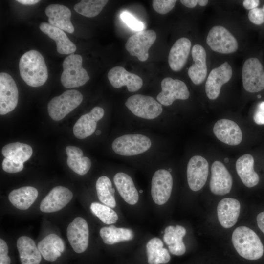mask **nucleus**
I'll use <instances>...</instances> for the list:
<instances>
[{
  "label": "nucleus",
  "instance_id": "nucleus-28",
  "mask_svg": "<svg viewBox=\"0 0 264 264\" xmlns=\"http://www.w3.org/2000/svg\"><path fill=\"white\" fill-rule=\"evenodd\" d=\"M185 228L180 225L169 226L165 228L163 240L168 246L169 251L173 255L180 256L184 254L186 247L183 242Z\"/></svg>",
  "mask_w": 264,
  "mask_h": 264
},
{
  "label": "nucleus",
  "instance_id": "nucleus-20",
  "mask_svg": "<svg viewBox=\"0 0 264 264\" xmlns=\"http://www.w3.org/2000/svg\"><path fill=\"white\" fill-rule=\"evenodd\" d=\"M213 132L219 140L229 145H238L242 140V134L240 128L231 120H218L214 126Z\"/></svg>",
  "mask_w": 264,
  "mask_h": 264
},
{
  "label": "nucleus",
  "instance_id": "nucleus-29",
  "mask_svg": "<svg viewBox=\"0 0 264 264\" xmlns=\"http://www.w3.org/2000/svg\"><path fill=\"white\" fill-rule=\"evenodd\" d=\"M113 181L123 199L128 204H135L138 200V193L132 178L128 174L119 172L115 175Z\"/></svg>",
  "mask_w": 264,
  "mask_h": 264
},
{
  "label": "nucleus",
  "instance_id": "nucleus-26",
  "mask_svg": "<svg viewBox=\"0 0 264 264\" xmlns=\"http://www.w3.org/2000/svg\"><path fill=\"white\" fill-rule=\"evenodd\" d=\"M37 247L43 258L50 262L56 261L65 248L63 240L55 234L45 237L38 243Z\"/></svg>",
  "mask_w": 264,
  "mask_h": 264
},
{
  "label": "nucleus",
  "instance_id": "nucleus-47",
  "mask_svg": "<svg viewBox=\"0 0 264 264\" xmlns=\"http://www.w3.org/2000/svg\"><path fill=\"white\" fill-rule=\"evenodd\" d=\"M181 3L188 8H194L198 3V0H181Z\"/></svg>",
  "mask_w": 264,
  "mask_h": 264
},
{
  "label": "nucleus",
  "instance_id": "nucleus-52",
  "mask_svg": "<svg viewBox=\"0 0 264 264\" xmlns=\"http://www.w3.org/2000/svg\"><path fill=\"white\" fill-rule=\"evenodd\" d=\"M140 193H142V191L141 190L140 191Z\"/></svg>",
  "mask_w": 264,
  "mask_h": 264
},
{
  "label": "nucleus",
  "instance_id": "nucleus-23",
  "mask_svg": "<svg viewBox=\"0 0 264 264\" xmlns=\"http://www.w3.org/2000/svg\"><path fill=\"white\" fill-rule=\"evenodd\" d=\"M241 209L239 201L227 198L221 200L217 207L218 219L221 225L229 228L234 225L238 220Z\"/></svg>",
  "mask_w": 264,
  "mask_h": 264
},
{
  "label": "nucleus",
  "instance_id": "nucleus-46",
  "mask_svg": "<svg viewBox=\"0 0 264 264\" xmlns=\"http://www.w3.org/2000/svg\"><path fill=\"white\" fill-rule=\"evenodd\" d=\"M257 222L259 228L264 234V211L261 212L258 215L257 217Z\"/></svg>",
  "mask_w": 264,
  "mask_h": 264
},
{
  "label": "nucleus",
  "instance_id": "nucleus-19",
  "mask_svg": "<svg viewBox=\"0 0 264 264\" xmlns=\"http://www.w3.org/2000/svg\"><path fill=\"white\" fill-rule=\"evenodd\" d=\"M104 115L103 108L95 107L90 112L81 116L73 127L74 135L77 138L82 139L92 135L96 130L97 122Z\"/></svg>",
  "mask_w": 264,
  "mask_h": 264
},
{
  "label": "nucleus",
  "instance_id": "nucleus-35",
  "mask_svg": "<svg viewBox=\"0 0 264 264\" xmlns=\"http://www.w3.org/2000/svg\"><path fill=\"white\" fill-rule=\"evenodd\" d=\"M1 153L5 158L24 163L30 158L33 151L30 145L17 142L5 145Z\"/></svg>",
  "mask_w": 264,
  "mask_h": 264
},
{
  "label": "nucleus",
  "instance_id": "nucleus-44",
  "mask_svg": "<svg viewBox=\"0 0 264 264\" xmlns=\"http://www.w3.org/2000/svg\"><path fill=\"white\" fill-rule=\"evenodd\" d=\"M254 122L258 125H264V101L260 102L253 116Z\"/></svg>",
  "mask_w": 264,
  "mask_h": 264
},
{
  "label": "nucleus",
  "instance_id": "nucleus-6",
  "mask_svg": "<svg viewBox=\"0 0 264 264\" xmlns=\"http://www.w3.org/2000/svg\"><path fill=\"white\" fill-rule=\"evenodd\" d=\"M242 81L244 88L249 92L257 93L264 89V68L257 57H250L244 62Z\"/></svg>",
  "mask_w": 264,
  "mask_h": 264
},
{
  "label": "nucleus",
  "instance_id": "nucleus-36",
  "mask_svg": "<svg viewBox=\"0 0 264 264\" xmlns=\"http://www.w3.org/2000/svg\"><path fill=\"white\" fill-rule=\"evenodd\" d=\"M96 189L99 200L106 206L114 208L116 206L115 189L110 180L106 176L99 177L96 183Z\"/></svg>",
  "mask_w": 264,
  "mask_h": 264
},
{
  "label": "nucleus",
  "instance_id": "nucleus-37",
  "mask_svg": "<svg viewBox=\"0 0 264 264\" xmlns=\"http://www.w3.org/2000/svg\"><path fill=\"white\" fill-rule=\"evenodd\" d=\"M108 2L107 0H83L76 4L74 8L79 14L91 18L98 15Z\"/></svg>",
  "mask_w": 264,
  "mask_h": 264
},
{
  "label": "nucleus",
  "instance_id": "nucleus-39",
  "mask_svg": "<svg viewBox=\"0 0 264 264\" xmlns=\"http://www.w3.org/2000/svg\"><path fill=\"white\" fill-rule=\"evenodd\" d=\"M176 1L175 0H154L152 2V6L157 13L165 14L174 7Z\"/></svg>",
  "mask_w": 264,
  "mask_h": 264
},
{
  "label": "nucleus",
  "instance_id": "nucleus-45",
  "mask_svg": "<svg viewBox=\"0 0 264 264\" xmlns=\"http://www.w3.org/2000/svg\"><path fill=\"white\" fill-rule=\"evenodd\" d=\"M260 4L259 0H244L242 2L243 7L247 10H252L258 7Z\"/></svg>",
  "mask_w": 264,
  "mask_h": 264
},
{
  "label": "nucleus",
  "instance_id": "nucleus-5",
  "mask_svg": "<svg viewBox=\"0 0 264 264\" xmlns=\"http://www.w3.org/2000/svg\"><path fill=\"white\" fill-rule=\"evenodd\" d=\"M152 145L147 136L140 134H126L116 138L112 148L116 154L123 156H132L147 151Z\"/></svg>",
  "mask_w": 264,
  "mask_h": 264
},
{
  "label": "nucleus",
  "instance_id": "nucleus-4",
  "mask_svg": "<svg viewBox=\"0 0 264 264\" xmlns=\"http://www.w3.org/2000/svg\"><path fill=\"white\" fill-rule=\"evenodd\" d=\"M81 92L75 90H68L61 95L53 98L47 105L50 117L55 121L63 119L77 108L83 100Z\"/></svg>",
  "mask_w": 264,
  "mask_h": 264
},
{
  "label": "nucleus",
  "instance_id": "nucleus-10",
  "mask_svg": "<svg viewBox=\"0 0 264 264\" xmlns=\"http://www.w3.org/2000/svg\"><path fill=\"white\" fill-rule=\"evenodd\" d=\"M162 91L157 95L156 99L161 105L168 106L176 99L186 100L190 93L186 85L178 79L166 77L161 83Z\"/></svg>",
  "mask_w": 264,
  "mask_h": 264
},
{
  "label": "nucleus",
  "instance_id": "nucleus-43",
  "mask_svg": "<svg viewBox=\"0 0 264 264\" xmlns=\"http://www.w3.org/2000/svg\"><path fill=\"white\" fill-rule=\"evenodd\" d=\"M8 247L6 242L0 239V264H10V258L8 256Z\"/></svg>",
  "mask_w": 264,
  "mask_h": 264
},
{
  "label": "nucleus",
  "instance_id": "nucleus-33",
  "mask_svg": "<svg viewBox=\"0 0 264 264\" xmlns=\"http://www.w3.org/2000/svg\"><path fill=\"white\" fill-rule=\"evenodd\" d=\"M146 252L149 264H166L170 260L168 250L163 248L162 241L158 238H153L148 241Z\"/></svg>",
  "mask_w": 264,
  "mask_h": 264
},
{
  "label": "nucleus",
  "instance_id": "nucleus-18",
  "mask_svg": "<svg viewBox=\"0 0 264 264\" xmlns=\"http://www.w3.org/2000/svg\"><path fill=\"white\" fill-rule=\"evenodd\" d=\"M108 78L114 88H118L126 86L130 92L138 90L143 85V80L140 77L127 71L120 66L110 69L108 73Z\"/></svg>",
  "mask_w": 264,
  "mask_h": 264
},
{
  "label": "nucleus",
  "instance_id": "nucleus-50",
  "mask_svg": "<svg viewBox=\"0 0 264 264\" xmlns=\"http://www.w3.org/2000/svg\"><path fill=\"white\" fill-rule=\"evenodd\" d=\"M100 133H101V131H99V130H97V131H96V134L97 135L100 134Z\"/></svg>",
  "mask_w": 264,
  "mask_h": 264
},
{
  "label": "nucleus",
  "instance_id": "nucleus-1",
  "mask_svg": "<svg viewBox=\"0 0 264 264\" xmlns=\"http://www.w3.org/2000/svg\"><path fill=\"white\" fill-rule=\"evenodd\" d=\"M19 66L21 77L28 86L38 87L46 82L47 68L39 51L31 50L25 52L21 57Z\"/></svg>",
  "mask_w": 264,
  "mask_h": 264
},
{
  "label": "nucleus",
  "instance_id": "nucleus-25",
  "mask_svg": "<svg viewBox=\"0 0 264 264\" xmlns=\"http://www.w3.org/2000/svg\"><path fill=\"white\" fill-rule=\"evenodd\" d=\"M40 29L50 38L55 41L58 53L62 54H71L76 51V45L62 29L45 22L40 24Z\"/></svg>",
  "mask_w": 264,
  "mask_h": 264
},
{
  "label": "nucleus",
  "instance_id": "nucleus-11",
  "mask_svg": "<svg viewBox=\"0 0 264 264\" xmlns=\"http://www.w3.org/2000/svg\"><path fill=\"white\" fill-rule=\"evenodd\" d=\"M18 102L16 84L8 73H0V114H6L15 109Z\"/></svg>",
  "mask_w": 264,
  "mask_h": 264
},
{
  "label": "nucleus",
  "instance_id": "nucleus-3",
  "mask_svg": "<svg viewBox=\"0 0 264 264\" xmlns=\"http://www.w3.org/2000/svg\"><path fill=\"white\" fill-rule=\"evenodd\" d=\"M82 57L79 54H71L63 61V72L61 82L66 88L82 86L89 80L87 71L82 67Z\"/></svg>",
  "mask_w": 264,
  "mask_h": 264
},
{
  "label": "nucleus",
  "instance_id": "nucleus-30",
  "mask_svg": "<svg viewBox=\"0 0 264 264\" xmlns=\"http://www.w3.org/2000/svg\"><path fill=\"white\" fill-rule=\"evenodd\" d=\"M17 247L22 264H39L41 254L33 239L21 236L17 240Z\"/></svg>",
  "mask_w": 264,
  "mask_h": 264
},
{
  "label": "nucleus",
  "instance_id": "nucleus-15",
  "mask_svg": "<svg viewBox=\"0 0 264 264\" xmlns=\"http://www.w3.org/2000/svg\"><path fill=\"white\" fill-rule=\"evenodd\" d=\"M232 75V69L227 62L210 72L205 84V92L208 98L211 100L217 99L220 95L221 88L227 83Z\"/></svg>",
  "mask_w": 264,
  "mask_h": 264
},
{
  "label": "nucleus",
  "instance_id": "nucleus-16",
  "mask_svg": "<svg viewBox=\"0 0 264 264\" xmlns=\"http://www.w3.org/2000/svg\"><path fill=\"white\" fill-rule=\"evenodd\" d=\"M72 192L67 188L58 186L54 187L40 203V210L44 213L58 211L71 201Z\"/></svg>",
  "mask_w": 264,
  "mask_h": 264
},
{
  "label": "nucleus",
  "instance_id": "nucleus-13",
  "mask_svg": "<svg viewBox=\"0 0 264 264\" xmlns=\"http://www.w3.org/2000/svg\"><path fill=\"white\" fill-rule=\"evenodd\" d=\"M67 237L74 251L84 252L88 245L89 229L87 221L82 217H77L67 228Z\"/></svg>",
  "mask_w": 264,
  "mask_h": 264
},
{
  "label": "nucleus",
  "instance_id": "nucleus-7",
  "mask_svg": "<svg viewBox=\"0 0 264 264\" xmlns=\"http://www.w3.org/2000/svg\"><path fill=\"white\" fill-rule=\"evenodd\" d=\"M125 105L134 115L146 119L156 118L163 110L161 104L153 97L141 94L129 97Z\"/></svg>",
  "mask_w": 264,
  "mask_h": 264
},
{
  "label": "nucleus",
  "instance_id": "nucleus-32",
  "mask_svg": "<svg viewBox=\"0 0 264 264\" xmlns=\"http://www.w3.org/2000/svg\"><path fill=\"white\" fill-rule=\"evenodd\" d=\"M68 156L67 164L75 173L80 175L87 174L89 170L91 162L87 157L83 156L82 150L78 147L68 146L66 148Z\"/></svg>",
  "mask_w": 264,
  "mask_h": 264
},
{
  "label": "nucleus",
  "instance_id": "nucleus-40",
  "mask_svg": "<svg viewBox=\"0 0 264 264\" xmlns=\"http://www.w3.org/2000/svg\"><path fill=\"white\" fill-rule=\"evenodd\" d=\"M120 17L123 22L132 30L141 31L143 30L145 27L143 23L127 12H122Z\"/></svg>",
  "mask_w": 264,
  "mask_h": 264
},
{
  "label": "nucleus",
  "instance_id": "nucleus-38",
  "mask_svg": "<svg viewBox=\"0 0 264 264\" xmlns=\"http://www.w3.org/2000/svg\"><path fill=\"white\" fill-rule=\"evenodd\" d=\"M90 208L91 212L105 224L115 223L118 220L117 213L110 207L106 205L98 202H92Z\"/></svg>",
  "mask_w": 264,
  "mask_h": 264
},
{
  "label": "nucleus",
  "instance_id": "nucleus-31",
  "mask_svg": "<svg viewBox=\"0 0 264 264\" xmlns=\"http://www.w3.org/2000/svg\"><path fill=\"white\" fill-rule=\"evenodd\" d=\"M38 196V190L32 186H25L12 190L8 195L11 204L18 209H28Z\"/></svg>",
  "mask_w": 264,
  "mask_h": 264
},
{
  "label": "nucleus",
  "instance_id": "nucleus-17",
  "mask_svg": "<svg viewBox=\"0 0 264 264\" xmlns=\"http://www.w3.org/2000/svg\"><path fill=\"white\" fill-rule=\"evenodd\" d=\"M232 185V176L224 164L219 161L214 162L211 166V191L215 195H224L229 193Z\"/></svg>",
  "mask_w": 264,
  "mask_h": 264
},
{
  "label": "nucleus",
  "instance_id": "nucleus-12",
  "mask_svg": "<svg viewBox=\"0 0 264 264\" xmlns=\"http://www.w3.org/2000/svg\"><path fill=\"white\" fill-rule=\"evenodd\" d=\"M173 187V178L170 173L165 169L157 170L154 174L151 183V195L154 201L161 205L169 200Z\"/></svg>",
  "mask_w": 264,
  "mask_h": 264
},
{
  "label": "nucleus",
  "instance_id": "nucleus-51",
  "mask_svg": "<svg viewBox=\"0 0 264 264\" xmlns=\"http://www.w3.org/2000/svg\"><path fill=\"white\" fill-rule=\"evenodd\" d=\"M224 161H225V162H227L228 161V158H225Z\"/></svg>",
  "mask_w": 264,
  "mask_h": 264
},
{
  "label": "nucleus",
  "instance_id": "nucleus-34",
  "mask_svg": "<svg viewBox=\"0 0 264 264\" xmlns=\"http://www.w3.org/2000/svg\"><path fill=\"white\" fill-rule=\"evenodd\" d=\"M99 233L103 242L109 245L120 242L131 241L134 237L132 230L125 228H118L114 225L101 228Z\"/></svg>",
  "mask_w": 264,
  "mask_h": 264
},
{
  "label": "nucleus",
  "instance_id": "nucleus-14",
  "mask_svg": "<svg viewBox=\"0 0 264 264\" xmlns=\"http://www.w3.org/2000/svg\"><path fill=\"white\" fill-rule=\"evenodd\" d=\"M209 173V164L204 157L200 155L193 156L187 167L188 185L193 191L200 190L205 185Z\"/></svg>",
  "mask_w": 264,
  "mask_h": 264
},
{
  "label": "nucleus",
  "instance_id": "nucleus-21",
  "mask_svg": "<svg viewBox=\"0 0 264 264\" xmlns=\"http://www.w3.org/2000/svg\"><path fill=\"white\" fill-rule=\"evenodd\" d=\"M45 12L50 24L69 33H73L74 28L70 21L71 12L68 7L60 4H50L46 7Z\"/></svg>",
  "mask_w": 264,
  "mask_h": 264
},
{
  "label": "nucleus",
  "instance_id": "nucleus-8",
  "mask_svg": "<svg viewBox=\"0 0 264 264\" xmlns=\"http://www.w3.org/2000/svg\"><path fill=\"white\" fill-rule=\"evenodd\" d=\"M206 42L212 50L220 53H233L238 48L236 38L227 29L220 25L215 26L210 30Z\"/></svg>",
  "mask_w": 264,
  "mask_h": 264
},
{
  "label": "nucleus",
  "instance_id": "nucleus-22",
  "mask_svg": "<svg viewBox=\"0 0 264 264\" xmlns=\"http://www.w3.org/2000/svg\"><path fill=\"white\" fill-rule=\"evenodd\" d=\"M191 54L194 63L188 69V74L194 84L199 85L205 80L207 73L206 53L203 46L196 44Z\"/></svg>",
  "mask_w": 264,
  "mask_h": 264
},
{
  "label": "nucleus",
  "instance_id": "nucleus-42",
  "mask_svg": "<svg viewBox=\"0 0 264 264\" xmlns=\"http://www.w3.org/2000/svg\"><path fill=\"white\" fill-rule=\"evenodd\" d=\"M248 19L253 24L261 25L264 23V11L262 8L257 7L249 10Z\"/></svg>",
  "mask_w": 264,
  "mask_h": 264
},
{
  "label": "nucleus",
  "instance_id": "nucleus-49",
  "mask_svg": "<svg viewBox=\"0 0 264 264\" xmlns=\"http://www.w3.org/2000/svg\"><path fill=\"white\" fill-rule=\"evenodd\" d=\"M208 3L207 0H198V4L201 6H204Z\"/></svg>",
  "mask_w": 264,
  "mask_h": 264
},
{
  "label": "nucleus",
  "instance_id": "nucleus-48",
  "mask_svg": "<svg viewBox=\"0 0 264 264\" xmlns=\"http://www.w3.org/2000/svg\"><path fill=\"white\" fill-rule=\"evenodd\" d=\"M16 1L23 5H29L35 4L40 1L39 0H17Z\"/></svg>",
  "mask_w": 264,
  "mask_h": 264
},
{
  "label": "nucleus",
  "instance_id": "nucleus-27",
  "mask_svg": "<svg viewBox=\"0 0 264 264\" xmlns=\"http://www.w3.org/2000/svg\"><path fill=\"white\" fill-rule=\"evenodd\" d=\"M254 160L250 154H245L236 161L237 174L243 183L247 187L256 186L259 181V176L254 169Z\"/></svg>",
  "mask_w": 264,
  "mask_h": 264
},
{
  "label": "nucleus",
  "instance_id": "nucleus-9",
  "mask_svg": "<svg viewBox=\"0 0 264 264\" xmlns=\"http://www.w3.org/2000/svg\"><path fill=\"white\" fill-rule=\"evenodd\" d=\"M156 39V34L154 30H142L131 36L126 43L125 47L131 55L144 62L148 59L149 49Z\"/></svg>",
  "mask_w": 264,
  "mask_h": 264
},
{
  "label": "nucleus",
  "instance_id": "nucleus-2",
  "mask_svg": "<svg viewBox=\"0 0 264 264\" xmlns=\"http://www.w3.org/2000/svg\"><path fill=\"white\" fill-rule=\"evenodd\" d=\"M232 242L238 254L246 259L258 260L263 255L264 246L260 239L246 226H240L234 230Z\"/></svg>",
  "mask_w": 264,
  "mask_h": 264
},
{
  "label": "nucleus",
  "instance_id": "nucleus-41",
  "mask_svg": "<svg viewBox=\"0 0 264 264\" xmlns=\"http://www.w3.org/2000/svg\"><path fill=\"white\" fill-rule=\"evenodd\" d=\"M3 170L9 173H16L22 171L23 163L5 158L2 163Z\"/></svg>",
  "mask_w": 264,
  "mask_h": 264
},
{
  "label": "nucleus",
  "instance_id": "nucleus-24",
  "mask_svg": "<svg viewBox=\"0 0 264 264\" xmlns=\"http://www.w3.org/2000/svg\"><path fill=\"white\" fill-rule=\"evenodd\" d=\"M191 46V41L182 37L178 39L172 46L168 56V63L172 70H180L185 65Z\"/></svg>",
  "mask_w": 264,
  "mask_h": 264
}]
</instances>
